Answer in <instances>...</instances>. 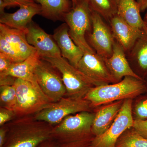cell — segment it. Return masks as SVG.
<instances>
[{"label": "cell", "instance_id": "obj_26", "mask_svg": "<svg viewBox=\"0 0 147 147\" xmlns=\"http://www.w3.org/2000/svg\"><path fill=\"white\" fill-rule=\"evenodd\" d=\"M0 53L7 56L14 63L24 61L11 42L1 34H0Z\"/></svg>", "mask_w": 147, "mask_h": 147}, {"label": "cell", "instance_id": "obj_10", "mask_svg": "<svg viewBox=\"0 0 147 147\" xmlns=\"http://www.w3.org/2000/svg\"><path fill=\"white\" fill-rule=\"evenodd\" d=\"M92 30L87 34L89 45L104 59L113 53L114 39L110 26L98 13L91 10Z\"/></svg>", "mask_w": 147, "mask_h": 147}, {"label": "cell", "instance_id": "obj_9", "mask_svg": "<svg viewBox=\"0 0 147 147\" xmlns=\"http://www.w3.org/2000/svg\"><path fill=\"white\" fill-rule=\"evenodd\" d=\"M131 106V99L124 100L113 123L103 134L94 137L91 147H115L116 142L121 135L133 126Z\"/></svg>", "mask_w": 147, "mask_h": 147}, {"label": "cell", "instance_id": "obj_12", "mask_svg": "<svg viewBox=\"0 0 147 147\" xmlns=\"http://www.w3.org/2000/svg\"><path fill=\"white\" fill-rule=\"evenodd\" d=\"M26 34L29 44L35 48L40 57H56L62 56L60 50L53 35L47 33L33 21L29 24Z\"/></svg>", "mask_w": 147, "mask_h": 147}, {"label": "cell", "instance_id": "obj_11", "mask_svg": "<svg viewBox=\"0 0 147 147\" xmlns=\"http://www.w3.org/2000/svg\"><path fill=\"white\" fill-rule=\"evenodd\" d=\"M76 67L97 86L117 83L105 60L94 51L84 52Z\"/></svg>", "mask_w": 147, "mask_h": 147}, {"label": "cell", "instance_id": "obj_29", "mask_svg": "<svg viewBox=\"0 0 147 147\" xmlns=\"http://www.w3.org/2000/svg\"><path fill=\"white\" fill-rule=\"evenodd\" d=\"M135 113L138 119H147V99L141 100L137 104L135 108Z\"/></svg>", "mask_w": 147, "mask_h": 147}, {"label": "cell", "instance_id": "obj_7", "mask_svg": "<svg viewBox=\"0 0 147 147\" xmlns=\"http://www.w3.org/2000/svg\"><path fill=\"white\" fill-rule=\"evenodd\" d=\"M92 108L89 101L84 98L65 96L34 115L35 118L46 122L53 126L66 117L83 112H90Z\"/></svg>", "mask_w": 147, "mask_h": 147}, {"label": "cell", "instance_id": "obj_37", "mask_svg": "<svg viewBox=\"0 0 147 147\" xmlns=\"http://www.w3.org/2000/svg\"><path fill=\"white\" fill-rule=\"evenodd\" d=\"M69 1L71 2V4H72V7H74L76 4L78 0H69Z\"/></svg>", "mask_w": 147, "mask_h": 147}, {"label": "cell", "instance_id": "obj_3", "mask_svg": "<svg viewBox=\"0 0 147 147\" xmlns=\"http://www.w3.org/2000/svg\"><path fill=\"white\" fill-rule=\"evenodd\" d=\"M146 90L144 80L126 76L120 82L94 87L84 98L90 102L92 108L123 99H131Z\"/></svg>", "mask_w": 147, "mask_h": 147}, {"label": "cell", "instance_id": "obj_2", "mask_svg": "<svg viewBox=\"0 0 147 147\" xmlns=\"http://www.w3.org/2000/svg\"><path fill=\"white\" fill-rule=\"evenodd\" d=\"M95 114L83 112L66 117L53 127L51 138L63 147H91Z\"/></svg>", "mask_w": 147, "mask_h": 147}, {"label": "cell", "instance_id": "obj_27", "mask_svg": "<svg viewBox=\"0 0 147 147\" xmlns=\"http://www.w3.org/2000/svg\"><path fill=\"white\" fill-rule=\"evenodd\" d=\"M16 117V114L13 110L7 108H0V126L4 125L6 123Z\"/></svg>", "mask_w": 147, "mask_h": 147}, {"label": "cell", "instance_id": "obj_31", "mask_svg": "<svg viewBox=\"0 0 147 147\" xmlns=\"http://www.w3.org/2000/svg\"><path fill=\"white\" fill-rule=\"evenodd\" d=\"M7 7L30 4L35 2L34 0H3Z\"/></svg>", "mask_w": 147, "mask_h": 147}, {"label": "cell", "instance_id": "obj_36", "mask_svg": "<svg viewBox=\"0 0 147 147\" xmlns=\"http://www.w3.org/2000/svg\"><path fill=\"white\" fill-rule=\"evenodd\" d=\"M6 7L3 1V0H0V14H2L5 13V9Z\"/></svg>", "mask_w": 147, "mask_h": 147}, {"label": "cell", "instance_id": "obj_18", "mask_svg": "<svg viewBox=\"0 0 147 147\" xmlns=\"http://www.w3.org/2000/svg\"><path fill=\"white\" fill-rule=\"evenodd\" d=\"M129 64H134L138 70L137 75L144 80L147 76V31L137 40L126 54Z\"/></svg>", "mask_w": 147, "mask_h": 147}, {"label": "cell", "instance_id": "obj_25", "mask_svg": "<svg viewBox=\"0 0 147 147\" xmlns=\"http://www.w3.org/2000/svg\"><path fill=\"white\" fill-rule=\"evenodd\" d=\"M16 89L15 86H0L1 107L13 110L16 105Z\"/></svg>", "mask_w": 147, "mask_h": 147}, {"label": "cell", "instance_id": "obj_19", "mask_svg": "<svg viewBox=\"0 0 147 147\" xmlns=\"http://www.w3.org/2000/svg\"><path fill=\"white\" fill-rule=\"evenodd\" d=\"M141 12L136 0H119L117 15L132 26L146 31L147 27Z\"/></svg>", "mask_w": 147, "mask_h": 147}, {"label": "cell", "instance_id": "obj_28", "mask_svg": "<svg viewBox=\"0 0 147 147\" xmlns=\"http://www.w3.org/2000/svg\"><path fill=\"white\" fill-rule=\"evenodd\" d=\"M132 127L140 135L147 139V119H137L134 120Z\"/></svg>", "mask_w": 147, "mask_h": 147}, {"label": "cell", "instance_id": "obj_39", "mask_svg": "<svg viewBox=\"0 0 147 147\" xmlns=\"http://www.w3.org/2000/svg\"><path fill=\"white\" fill-rule=\"evenodd\" d=\"M144 82L146 84H147V76L144 79Z\"/></svg>", "mask_w": 147, "mask_h": 147}, {"label": "cell", "instance_id": "obj_17", "mask_svg": "<svg viewBox=\"0 0 147 147\" xmlns=\"http://www.w3.org/2000/svg\"><path fill=\"white\" fill-rule=\"evenodd\" d=\"M123 102L121 100L105 105L95 114L92 131L95 137L105 132L115 119Z\"/></svg>", "mask_w": 147, "mask_h": 147}, {"label": "cell", "instance_id": "obj_6", "mask_svg": "<svg viewBox=\"0 0 147 147\" xmlns=\"http://www.w3.org/2000/svg\"><path fill=\"white\" fill-rule=\"evenodd\" d=\"M69 28V33L74 43L84 53L94 51L89 45L86 35L91 32V9L87 0H78L64 17Z\"/></svg>", "mask_w": 147, "mask_h": 147}, {"label": "cell", "instance_id": "obj_22", "mask_svg": "<svg viewBox=\"0 0 147 147\" xmlns=\"http://www.w3.org/2000/svg\"><path fill=\"white\" fill-rule=\"evenodd\" d=\"M40 6V15L54 21H63L65 15L72 7L69 0H34Z\"/></svg>", "mask_w": 147, "mask_h": 147}, {"label": "cell", "instance_id": "obj_20", "mask_svg": "<svg viewBox=\"0 0 147 147\" xmlns=\"http://www.w3.org/2000/svg\"><path fill=\"white\" fill-rule=\"evenodd\" d=\"M41 57L36 51L26 59L13 63L6 71L0 73V75H7L16 79L32 81L34 80V71Z\"/></svg>", "mask_w": 147, "mask_h": 147}, {"label": "cell", "instance_id": "obj_24", "mask_svg": "<svg viewBox=\"0 0 147 147\" xmlns=\"http://www.w3.org/2000/svg\"><path fill=\"white\" fill-rule=\"evenodd\" d=\"M125 131L116 142L115 147H147V139L133 129Z\"/></svg>", "mask_w": 147, "mask_h": 147}, {"label": "cell", "instance_id": "obj_15", "mask_svg": "<svg viewBox=\"0 0 147 147\" xmlns=\"http://www.w3.org/2000/svg\"><path fill=\"white\" fill-rule=\"evenodd\" d=\"M104 60L117 82H120L126 76H131L143 80L131 68L127 58L126 53L115 40H114L112 56Z\"/></svg>", "mask_w": 147, "mask_h": 147}, {"label": "cell", "instance_id": "obj_21", "mask_svg": "<svg viewBox=\"0 0 147 147\" xmlns=\"http://www.w3.org/2000/svg\"><path fill=\"white\" fill-rule=\"evenodd\" d=\"M0 34L11 42L24 60L36 51L27 41L26 31L11 28L0 24Z\"/></svg>", "mask_w": 147, "mask_h": 147}, {"label": "cell", "instance_id": "obj_16", "mask_svg": "<svg viewBox=\"0 0 147 147\" xmlns=\"http://www.w3.org/2000/svg\"><path fill=\"white\" fill-rule=\"evenodd\" d=\"M19 9L13 13H4L1 14L0 24L11 28L26 31L31 23L33 17L40 14V6L36 3L20 6Z\"/></svg>", "mask_w": 147, "mask_h": 147}, {"label": "cell", "instance_id": "obj_14", "mask_svg": "<svg viewBox=\"0 0 147 147\" xmlns=\"http://www.w3.org/2000/svg\"><path fill=\"white\" fill-rule=\"evenodd\" d=\"M53 36L60 50L62 57L76 67L84 53L71 39L67 24L63 23L55 29Z\"/></svg>", "mask_w": 147, "mask_h": 147}, {"label": "cell", "instance_id": "obj_35", "mask_svg": "<svg viewBox=\"0 0 147 147\" xmlns=\"http://www.w3.org/2000/svg\"><path fill=\"white\" fill-rule=\"evenodd\" d=\"M139 7L141 12H144L146 10L147 8V0H136Z\"/></svg>", "mask_w": 147, "mask_h": 147}, {"label": "cell", "instance_id": "obj_23", "mask_svg": "<svg viewBox=\"0 0 147 147\" xmlns=\"http://www.w3.org/2000/svg\"><path fill=\"white\" fill-rule=\"evenodd\" d=\"M91 10L97 12L106 22L116 16L119 0H87Z\"/></svg>", "mask_w": 147, "mask_h": 147}, {"label": "cell", "instance_id": "obj_13", "mask_svg": "<svg viewBox=\"0 0 147 147\" xmlns=\"http://www.w3.org/2000/svg\"><path fill=\"white\" fill-rule=\"evenodd\" d=\"M109 23L114 39L122 47L126 54L145 32L132 26L117 14L110 19Z\"/></svg>", "mask_w": 147, "mask_h": 147}, {"label": "cell", "instance_id": "obj_30", "mask_svg": "<svg viewBox=\"0 0 147 147\" xmlns=\"http://www.w3.org/2000/svg\"><path fill=\"white\" fill-rule=\"evenodd\" d=\"M14 63L6 55L0 53V73L6 71Z\"/></svg>", "mask_w": 147, "mask_h": 147}, {"label": "cell", "instance_id": "obj_1", "mask_svg": "<svg viewBox=\"0 0 147 147\" xmlns=\"http://www.w3.org/2000/svg\"><path fill=\"white\" fill-rule=\"evenodd\" d=\"M5 125L7 132L3 147H36L51 138L54 127L34 115L16 117Z\"/></svg>", "mask_w": 147, "mask_h": 147}, {"label": "cell", "instance_id": "obj_38", "mask_svg": "<svg viewBox=\"0 0 147 147\" xmlns=\"http://www.w3.org/2000/svg\"><path fill=\"white\" fill-rule=\"evenodd\" d=\"M146 10V15H145V18H144V21L145 25H146V26L147 27V8Z\"/></svg>", "mask_w": 147, "mask_h": 147}, {"label": "cell", "instance_id": "obj_33", "mask_svg": "<svg viewBox=\"0 0 147 147\" xmlns=\"http://www.w3.org/2000/svg\"><path fill=\"white\" fill-rule=\"evenodd\" d=\"M36 147H63L52 138L47 139L41 142Z\"/></svg>", "mask_w": 147, "mask_h": 147}, {"label": "cell", "instance_id": "obj_4", "mask_svg": "<svg viewBox=\"0 0 147 147\" xmlns=\"http://www.w3.org/2000/svg\"><path fill=\"white\" fill-rule=\"evenodd\" d=\"M14 86L16 100L13 111L16 117L34 115L53 102L42 92L35 79H16Z\"/></svg>", "mask_w": 147, "mask_h": 147}, {"label": "cell", "instance_id": "obj_32", "mask_svg": "<svg viewBox=\"0 0 147 147\" xmlns=\"http://www.w3.org/2000/svg\"><path fill=\"white\" fill-rule=\"evenodd\" d=\"M16 78L7 75H0V86H13Z\"/></svg>", "mask_w": 147, "mask_h": 147}, {"label": "cell", "instance_id": "obj_8", "mask_svg": "<svg viewBox=\"0 0 147 147\" xmlns=\"http://www.w3.org/2000/svg\"><path fill=\"white\" fill-rule=\"evenodd\" d=\"M34 77L42 92L53 102L66 95V89L59 71L41 58L35 69Z\"/></svg>", "mask_w": 147, "mask_h": 147}, {"label": "cell", "instance_id": "obj_34", "mask_svg": "<svg viewBox=\"0 0 147 147\" xmlns=\"http://www.w3.org/2000/svg\"><path fill=\"white\" fill-rule=\"evenodd\" d=\"M7 132V128L5 125L1 126V128H0V147H3L4 145L6 139Z\"/></svg>", "mask_w": 147, "mask_h": 147}, {"label": "cell", "instance_id": "obj_5", "mask_svg": "<svg viewBox=\"0 0 147 147\" xmlns=\"http://www.w3.org/2000/svg\"><path fill=\"white\" fill-rule=\"evenodd\" d=\"M59 71L66 89L67 97L84 98L97 85L62 56L41 58Z\"/></svg>", "mask_w": 147, "mask_h": 147}]
</instances>
